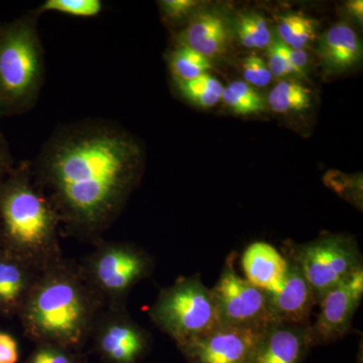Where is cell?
Masks as SVG:
<instances>
[{"label":"cell","mask_w":363,"mask_h":363,"mask_svg":"<svg viewBox=\"0 0 363 363\" xmlns=\"http://www.w3.org/2000/svg\"><path fill=\"white\" fill-rule=\"evenodd\" d=\"M143 167L142 145L130 131L88 118L58 126L32 168L67 233L97 242L123 212Z\"/></svg>","instance_id":"cell-1"},{"label":"cell","mask_w":363,"mask_h":363,"mask_svg":"<svg viewBox=\"0 0 363 363\" xmlns=\"http://www.w3.org/2000/svg\"><path fill=\"white\" fill-rule=\"evenodd\" d=\"M104 309L80 267L62 259L40 272L20 316L33 342L79 351Z\"/></svg>","instance_id":"cell-2"},{"label":"cell","mask_w":363,"mask_h":363,"mask_svg":"<svg viewBox=\"0 0 363 363\" xmlns=\"http://www.w3.org/2000/svg\"><path fill=\"white\" fill-rule=\"evenodd\" d=\"M0 223L4 250L38 272L63 259L59 240L61 222L30 164L0 186Z\"/></svg>","instance_id":"cell-3"},{"label":"cell","mask_w":363,"mask_h":363,"mask_svg":"<svg viewBox=\"0 0 363 363\" xmlns=\"http://www.w3.org/2000/svg\"><path fill=\"white\" fill-rule=\"evenodd\" d=\"M40 14L33 11L0 35V109L35 106L44 84V49L38 32Z\"/></svg>","instance_id":"cell-4"},{"label":"cell","mask_w":363,"mask_h":363,"mask_svg":"<svg viewBox=\"0 0 363 363\" xmlns=\"http://www.w3.org/2000/svg\"><path fill=\"white\" fill-rule=\"evenodd\" d=\"M149 315L177 346L201 337L221 325L213 291L202 283L199 274L177 279L174 285L162 289Z\"/></svg>","instance_id":"cell-5"},{"label":"cell","mask_w":363,"mask_h":363,"mask_svg":"<svg viewBox=\"0 0 363 363\" xmlns=\"http://www.w3.org/2000/svg\"><path fill=\"white\" fill-rule=\"evenodd\" d=\"M91 290L106 308H123L131 289L150 276L152 259L126 242H99L79 266Z\"/></svg>","instance_id":"cell-6"},{"label":"cell","mask_w":363,"mask_h":363,"mask_svg":"<svg viewBox=\"0 0 363 363\" xmlns=\"http://www.w3.org/2000/svg\"><path fill=\"white\" fill-rule=\"evenodd\" d=\"M285 257L298 267L314 294L316 303L327 291L362 267V257L354 238L343 234L326 235L283 247Z\"/></svg>","instance_id":"cell-7"},{"label":"cell","mask_w":363,"mask_h":363,"mask_svg":"<svg viewBox=\"0 0 363 363\" xmlns=\"http://www.w3.org/2000/svg\"><path fill=\"white\" fill-rule=\"evenodd\" d=\"M235 255L227 257L220 277L212 291L216 298L220 323L224 326L264 331L276 323L269 293L252 285L236 272Z\"/></svg>","instance_id":"cell-8"},{"label":"cell","mask_w":363,"mask_h":363,"mask_svg":"<svg viewBox=\"0 0 363 363\" xmlns=\"http://www.w3.org/2000/svg\"><path fill=\"white\" fill-rule=\"evenodd\" d=\"M91 338L104 363H138L147 354L150 344L147 332L131 319L125 307L104 309Z\"/></svg>","instance_id":"cell-9"},{"label":"cell","mask_w":363,"mask_h":363,"mask_svg":"<svg viewBox=\"0 0 363 363\" xmlns=\"http://www.w3.org/2000/svg\"><path fill=\"white\" fill-rule=\"evenodd\" d=\"M362 296L363 267L320 298L319 315L308 328L311 347L337 341L350 332Z\"/></svg>","instance_id":"cell-10"},{"label":"cell","mask_w":363,"mask_h":363,"mask_svg":"<svg viewBox=\"0 0 363 363\" xmlns=\"http://www.w3.org/2000/svg\"><path fill=\"white\" fill-rule=\"evenodd\" d=\"M264 331L220 325L178 348L189 363H250Z\"/></svg>","instance_id":"cell-11"},{"label":"cell","mask_w":363,"mask_h":363,"mask_svg":"<svg viewBox=\"0 0 363 363\" xmlns=\"http://www.w3.org/2000/svg\"><path fill=\"white\" fill-rule=\"evenodd\" d=\"M286 259L283 285L278 292L269 294L272 317L276 323L310 326L313 308L317 305L314 294L297 264Z\"/></svg>","instance_id":"cell-12"},{"label":"cell","mask_w":363,"mask_h":363,"mask_svg":"<svg viewBox=\"0 0 363 363\" xmlns=\"http://www.w3.org/2000/svg\"><path fill=\"white\" fill-rule=\"evenodd\" d=\"M230 40L228 21L213 9H198L176 35L177 45L189 48L211 61L226 54Z\"/></svg>","instance_id":"cell-13"},{"label":"cell","mask_w":363,"mask_h":363,"mask_svg":"<svg viewBox=\"0 0 363 363\" xmlns=\"http://www.w3.org/2000/svg\"><path fill=\"white\" fill-rule=\"evenodd\" d=\"M309 326L274 323L262 332L250 363H303L310 344Z\"/></svg>","instance_id":"cell-14"},{"label":"cell","mask_w":363,"mask_h":363,"mask_svg":"<svg viewBox=\"0 0 363 363\" xmlns=\"http://www.w3.org/2000/svg\"><path fill=\"white\" fill-rule=\"evenodd\" d=\"M318 55L327 74L344 73L362 61V43L350 25L335 23L320 37Z\"/></svg>","instance_id":"cell-15"},{"label":"cell","mask_w":363,"mask_h":363,"mask_svg":"<svg viewBox=\"0 0 363 363\" xmlns=\"http://www.w3.org/2000/svg\"><path fill=\"white\" fill-rule=\"evenodd\" d=\"M40 274L6 250L0 252V314H20Z\"/></svg>","instance_id":"cell-16"},{"label":"cell","mask_w":363,"mask_h":363,"mask_svg":"<svg viewBox=\"0 0 363 363\" xmlns=\"http://www.w3.org/2000/svg\"><path fill=\"white\" fill-rule=\"evenodd\" d=\"M241 264L245 279L269 294L281 289L288 269V259L272 245L260 241L245 250Z\"/></svg>","instance_id":"cell-17"},{"label":"cell","mask_w":363,"mask_h":363,"mask_svg":"<svg viewBox=\"0 0 363 363\" xmlns=\"http://www.w3.org/2000/svg\"><path fill=\"white\" fill-rule=\"evenodd\" d=\"M311 93L297 81H279L269 93L267 104L277 113H297L309 108L312 102Z\"/></svg>","instance_id":"cell-18"},{"label":"cell","mask_w":363,"mask_h":363,"mask_svg":"<svg viewBox=\"0 0 363 363\" xmlns=\"http://www.w3.org/2000/svg\"><path fill=\"white\" fill-rule=\"evenodd\" d=\"M317 21L303 13H289L279 16L278 40L295 50H305L317 38Z\"/></svg>","instance_id":"cell-19"},{"label":"cell","mask_w":363,"mask_h":363,"mask_svg":"<svg viewBox=\"0 0 363 363\" xmlns=\"http://www.w3.org/2000/svg\"><path fill=\"white\" fill-rule=\"evenodd\" d=\"M184 99L201 108H210L222 99L224 87L218 79L210 74L189 81H173Z\"/></svg>","instance_id":"cell-20"},{"label":"cell","mask_w":363,"mask_h":363,"mask_svg":"<svg viewBox=\"0 0 363 363\" xmlns=\"http://www.w3.org/2000/svg\"><path fill=\"white\" fill-rule=\"evenodd\" d=\"M222 101L238 116H253L267 109L266 98L245 81H234L224 88Z\"/></svg>","instance_id":"cell-21"},{"label":"cell","mask_w":363,"mask_h":363,"mask_svg":"<svg viewBox=\"0 0 363 363\" xmlns=\"http://www.w3.org/2000/svg\"><path fill=\"white\" fill-rule=\"evenodd\" d=\"M168 66L173 81L193 80L207 74L213 67L211 60L183 45H176L169 52Z\"/></svg>","instance_id":"cell-22"},{"label":"cell","mask_w":363,"mask_h":363,"mask_svg":"<svg viewBox=\"0 0 363 363\" xmlns=\"http://www.w3.org/2000/svg\"><path fill=\"white\" fill-rule=\"evenodd\" d=\"M236 33L240 44L247 49H267L272 40L266 18L252 11L240 14L236 21Z\"/></svg>","instance_id":"cell-23"},{"label":"cell","mask_w":363,"mask_h":363,"mask_svg":"<svg viewBox=\"0 0 363 363\" xmlns=\"http://www.w3.org/2000/svg\"><path fill=\"white\" fill-rule=\"evenodd\" d=\"M104 2L100 0H45L37 13H59L78 18H93L101 13Z\"/></svg>","instance_id":"cell-24"},{"label":"cell","mask_w":363,"mask_h":363,"mask_svg":"<svg viewBox=\"0 0 363 363\" xmlns=\"http://www.w3.org/2000/svg\"><path fill=\"white\" fill-rule=\"evenodd\" d=\"M25 363H83L79 351L54 344H37Z\"/></svg>","instance_id":"cell-25"},{"label":"cell","mask_w":363,"mask_h":363,"mask_svg":"<svg viewBox=\"0 0 363 363\" xmlns=\"http://www.w3.org/2000/svg\"><path fill=\"white\" fill-rule=\"evenodd\" d=\"M242 76L245 82L252 87H266L272 80L267 62L255 54H250L242 61Z\"/></svg>","instance_id":"cell-26"},{"label":"cell","mask_w":363,"mask_h":363,"mask_svg":"<svg viewBox=\"0 0 363 363\" xmlns=\"http://www.w3.org/2000/svg\"><path fill=\"white\" fill-rule=\"evenodd\" d=\"M200 4L197 0H162L159 6L164 21L178 23L197 11L201 6Z\"/></svg>","instance_id":"cell-27"},{"label":"cell","mask_w":363,"mask_h":363,"mask_svg":"<svg viewBox=\"0 0 363 363\" xmlns=\"http://www.w3.org/2000/svg\"><path fill=\"white\" fill-rule=\"evenodd\" d=\"M267 67L271 71L272 77L284 78L296 76L292 66L286 59L285 55L281 51L278 39H272L271 45L267 48Z\"/></svg>","instance_id":"cell-28"},{"label":"cell","mask_w":363,"mask_h":363,"mask_svg":"<svg viewBox=\"0 0 363 363\" xmlns=\"http://www.w3.org/2000/svg\"><path fill=\"white\" fill-rule=\"evenodd\" d=\"M279 43L281 51L283 52L286 59L292 66L296 76H301V77L305 76L308 71V65H309V56H308L307 52L305 50L292 49V48L284 45L279 40Z\"/></svg>","instance_id":"cell-29"},{"label":"cell","mask_w":363,"mask_h":363,"mask_svg":"<svg viewBox=\"0 0 363 363\" xmlns=\"http://www.w3.org/2000/svg\"><path fill=\"white\" fill-rule=\"evenodd\" d=\"M20 350L11 334L0 331V363H18Z\"/></svg>","instance_id":"cell-30"},{"label":"cell","mask_w":363,"mask_h":363,"mask_svg":"<svg viewBox=\"0 0 363 363\" xmlns=\"http://www.w3.org/2000/svg\"><path fill=\"white\" fill-rule=\"evenodd\" d=\"M346 13L350 14L353 20L362 26L363 23V1L362 0H350L345 4Z\"/></svg>","instance_id":"cell-31"},{"label":"cell","mask_w":363,"mask_h":363,"mask_svg":"<svg viewBox=\"0 0 363 363\" xmlns=\"http://www.w3.org/2000/svg\"><path fill=\"white\" fill-rule=\"evenodd\" d=\"M9 166V157H7L6 149H4V145L0 140V181L4 178Z\"/></svg>","instance_id":"cell-32"},{"label":"cell","mask_w":363,"mask_h":363,"mask_svg":"<svg viewBox=\"0 0 363 363\" xmlns=\"http://www.w3.org/2000/svg\"><path fill=\"white\" fill-rule=\"evenodd\" d=\"M4 250V245H2V238H1V231H0V252Z\"/></svg>","instance_id":"cell-33"},{"label":"cell","mask_w":363,"mask_h":363,"mask_svg":"<svg viewBox=\"0 0 363 363\" xmlns=\"http://www.w3.org/2000/svg\"><path fill=\"white\" fill-rule=\"evenodd\" d=\"M0 111H1V109H0Z\"/></svg>","instance_id":"cell-34"}]
</instances>
